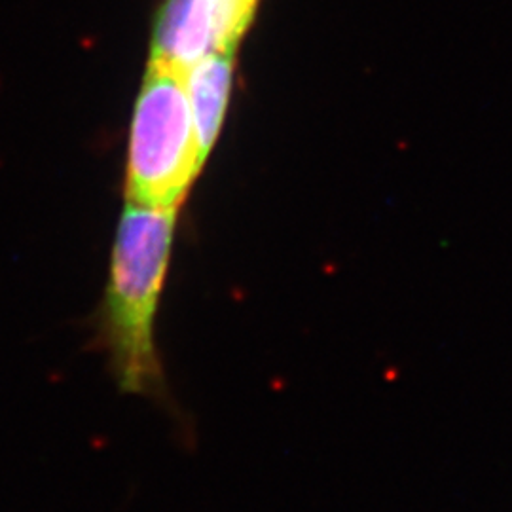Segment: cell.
Segmentation results:
<instances>
[{
    "mask_svg": "<svg viewBox=\"0 0 512 512\" xmlns=\"http://www.w3.org/2000/svg\"><path fill=\"white\" fill-rule=\"evenodd\" d=\"M177 226L175 207L126 203L95 313V344L124 395L173 406L156 325Z\"/></svg>",
    "mask_w": 512,
    "mask_h": 512,
    "instance_id": "obj_1",
    "label": "cell"
},
{
    "mask_svg": "<svg viewBox=\"0 0 512 512\" xmlns=\"http://www.w3.org/2000/svg\"><path fill=\"white\" fill-rule=\"evenodd\" d=\"M203 162L184 71L150 59L129 135L128 202L179 209Z\"/></svg>",
    "mask_w": 512,
    "mask_h": 512,
    "instance_id": "obj_2",
    "label": "cell"
},
{
    "mask_svg": "<svg viewBox=\"0 0 512 512\" xmlns=\"http://www.w3.org/2000/svg\"><path fill=\"white\" fill-rule=\"evenodd\" d=\"M258 0H167L152 40V61L186 71L203 57L234 54Z\"/></svg>",
    "mask_w": 512,
    "mask_h": 512,
    "instance_id": "obj_3",
    "label": "cell"
},
{
    "mask_svg": "<svg viewBox=\"0 0 512 512\" xmlns=\"http://www.w3.org/2000/svg\"><path fill=\"white\" fill-rule=\"evenodd\" d=\"M232 55H209L184 71L186 95L205 158L217 143L228 107L234 73Z\"/></svg>",
    "mask_w": 512,
    "mask_h": 512,
    "instance_id": "obj_4",
    "label": "cell"
}]
</instances>
